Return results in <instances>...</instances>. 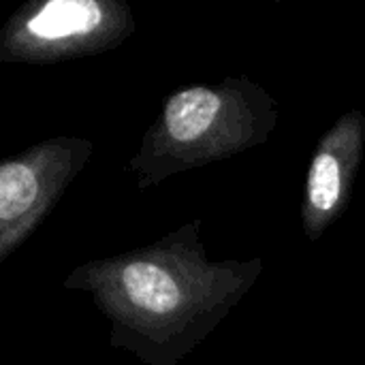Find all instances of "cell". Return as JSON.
<instances>
[{
    "label": "cell",
    "instance_id": "1",
    "mask_svg": "<svg viewBox=\"0 0 365 365\" xmlns=\"http://www.w3.org/2000/svg\"><path fill=\"white\" fill-rule=\"evenodd\" d=\"M263 259L210 261L201 220L120 255L86 261L62 280L109 323V346L145 365H178L252 291Z\"/></svg>",
    "mask_w": 365,
    "mask_h": 365
},
{
    "label": "cell",
    "instance_id": "2",
    "mask_svg": "<svg viewBox=\"0 0 365 365\" xmlns=\"http://www.w3.org/2000/svg\"><path fill=\"white\" fill-rule=\"evenodd\" d=\"M278 101L250 77L195 83L169 94L126 167L145 192L165 180L244 154L269 141Z\"/></svg>",
    "mask_w": 365,
    "mask_h": 365
},
{
    "label": "cell",
    "instance_id": "3",
    "mask_svg": "<svg viewBox=\"0 0 365 365\" xmlns=\"http://www.w3.org/2000/svg\"><path fill=\"white\" fill-rule=\"evenodd\" d=\"M137 32L124 0H32L0 28V60L6 64H56L98 56Z\"/></svg>",
    "mask_w": 365,
    "mask_h": 365
},
{
    "label": "cell",
    "instance_id": "4",
    "mask_svg": "<svg viewBox=\"0 0 365 365\" xmlns=\"http://www.w3.org/2000/svg\"><path fill=\"white\" fill-rule=\"evenodd\" d=\"M92 150L86 137L58 135L0 163V263L47 220Z\"/></svg>",
    "mask_w": 365,
    "mask_h": 365
},
{
    "label": "cell",
    "instance_id": "5",
    "mask_svg": "<svg viewBox=\"0 0 365 365\" xmlns=\"http://www.w3.org/2000/svg\"><path fill=\"white\" fill-rule=\"evenodd\" d=\"M365 113L351 109L319 139L312 154L304 199L302 225L306 240L317 242L346 212L364 160Z\"/></svg>",
    "mask_w": 365,
    "mask_h": 365
}]
</instances>
